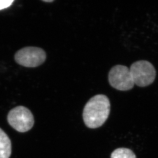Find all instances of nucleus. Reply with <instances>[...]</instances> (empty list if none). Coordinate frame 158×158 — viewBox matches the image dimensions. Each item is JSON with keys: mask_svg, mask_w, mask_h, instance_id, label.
Wrapping results in <instances>:
<instances>
[{"mask_svg": "<svg viewBox=\"0 0 158 158\" xmlns=\"http://www.w3.org/2000/svg\"><path fill=\"white\" fill-rule=\"evenodd\" d=\"M109 81L112 87L119 91L130 90L135 85L130 68L123 65H116L110 69Z\"/></svg>", "mask_w": 158, "mask_h": 158, "instance_id": "39448f33", "label": "nucleus"}, {"mask_svg": "<svg viewBox=\"0 0 158 158\" xmlns=\"http://www.w3.org/2000/svg\"><path fill=\"white\" fill-rule=\"evenodd\" d=\"M135 85L140 87H147L154 82L156 72L149 61L139 60L133 63L130 68Z\"/></svg>", "mask_w": 158, "mask_h": 158, "instance_id": "7ed1b4c3", "label": "nucleus"}, {"mask_svg": "<svg viewBox=\"0 0 158 158\" xmlns=\"http://www.w3.org/2000/svg\"><path fill=\"white\" fill-rule=\"evenodd\" d=\"M7 120L11 127L21 133L31 130L35 123L34 117L31 111L23 106H18L10 110Z\"/></svg>", "mask_w": 158, "mask_h": 158, "instance_id": "f03ea898", "label": "nucleus"}, {"mask_svg": "<svg viewBox=\"0 0 158 158\" xmlns=\"http://www.w3.org/2000/svg\"><path fill=\"white\" fill-rule=\"evenodd\" d=\"M43 1L47 2V3H51L53 2V0H43Z\"/></svg>", "mask_w": 158, "mask_h": 158, "instance_id": "1a4fd4ad", "label": "nucleus"}, {"mask_svg": "<svg viewBox=\"0 0 158 158\" xmlns=\"http://www.w3.org/2000/svg\"><path fill=\"white\" fill-rule=\"evenodd\" d=\"M14 2L13 0H2L0 1V10L9 7Z\"/></svg>", "mask_w": 158, "mask_h": 158, "instance_id": "6e6552de", "label": "nucleus"}, {"mask_svg": "<svg viewBox=\"0 0 158 158\" xmlns=\"http://www.w3.org/2000/svg\"><path fill=\"white\" fill-rule=\"evenodd\" d=\"M46 59L43 49L35 47H27L17 51L15 60L18 64L25 67L35 68L43 64Z\"/></svg>", "mask_w": 158, "mask_h": 158, "instance_id": "20e7f679", "label": "nucleus"}, {"mask_svg": "<svg viewBox=\"0 0 158 158\" xmlns=\"http://www.w3.org/2000/svg\"><path fill=\"white\" fill-rule=\"evenodd\" d=\"M11 154V143L7 135L0 128V158H9Z\"/></svg>", "mask_w": 158, "mask_h": 158, "instance_id": "423d86ee", "label": "nucleus"}, {"mask_svg": "<svg viewBox=\"0 0 158 158\" xmlns=\"http://www.w3.org/2000/svg\"><path fill=\"white\" fill-rule=\"evenodd\" d=\"M110 158H136L133 151L127 148H119L114 151Z\"/></svg>", "mask_w": 158, "mask_h": 158, "instance_id": "0eeeda50", "label": "nucleus"}, {"mask_svg": "<svg viewBox=\"0 0 158 158\" xmlns=\"http://www.w3.org/2000/svg\"><path fill=\"white\" fill-rule=\"evenodd\" d=\"M110 113V102L105 95H97L91 98L84 107L83 119L89 128H96L105 123Z\"/></svg>", "mask_w": 158, "mask_h": 158, "instance_id": "f257e3e1", "label": "nucleus"}]
</instances>
